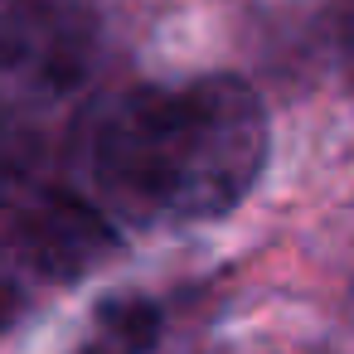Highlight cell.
I'll list each match as a JSON object with an SVG mask.
<instances>
[{
  "instance_id": "cell-2",
  "label": "cell",
  "mask_w": 354,
  "mask_h": 354,
  "mask_svg": "<svg viewBox=\"0 0 354 354\" xmlns=\"http://www.w3.org/2000/svg\"><path fill=\"white\" fill-rule=\"evenodd\" d=\"M97 0H0V78L30 93H68L97 59Z\"/></svg>"
},
{
  "instance_id": "cell-4",
  "label": "cell",
  "mask_w": 354,
  "mask_h": 354,
  "mask_svg": "<svg viewBox=\"0 0 354 354\" xmlns=\"http://www.w3.org/2000/svg\"><path fill=\"white\" fill-rule=\"evenodd\" d=\"M39 156H44V136L30 122V112L20 102H10L0 93V209H10L39 175Z\"/></svg>"
},
{
  "instance_id": "cell-5",
  "label": "cell",
  "mask_w": 354,
  "mask_h": 354,
  "mask_svg": "<svg viewBox=\"0 0 354 354\" xmlns=\"http://www.w3.org/2000/svg\"><path fill=\"white\" fill-rule=\"evenodd\" d=\"M15 310H20V291H15V281L6 272H0V330L15 320Z\"/></svg>"
},
{
  "instance_id": "cell-3",
  "label": "cell",
  "mask_w": 354,
  "mask_h": 354,
  "mask_svg": "<svg viewBox=\"0 0 354 354\" xmlns=\"http://www.w3.org/2000/svg\"><path fill=\"white\" fill-rule=\"evenodd\" d=\"M10 248H15L20 267H30L35 277L73 281L117 252V233L93 204L68 199V194H49V199H35L15 218Z\"/></svg>"
},
{
  "instance_id": "cell-1",
  "label": "cell",
  "mask_w": 354,
  "mask_h": 354,
  "mask_svg": "<svg viewBox=\"0 0 354 354\" xmlns=\"http://www.w3.org/2000/svg\"><path fill=\"white\" fill-rule=\"evenodd\" d=\"M267 160V112L243 78L151 83L107 107L93 136V180L107 209L141 228L223 218Z\"/></svg>"
}]
</instances>
